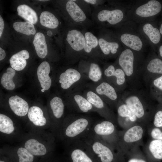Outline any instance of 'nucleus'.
<instances>
[{
	"label": "nucleus",
	"instance_id": "nucleus-38",
	"mask_svg": "<svg viewBox=\"0 0 162 162\" xmlns=\"http://www.w3.org/2000/svg\"><path fill=\"white\" fill-rule=\"evenodd\" d=\"M153 124L155 127L162 128V110L158 109L153 117Z\"/></svg>",
	"mask_w": 162,
	"mask_h": 162
},
{
	"label": "nucleus",
	"instance_id": "nucleus-13",
	"mask_svg": "<svg viewBox=\"0 0 162 162\" xmlns=\"http://www.w3.org/2000/svg\"><path fill=\"white\" fill-rule=\"evenodd\" d=\"M116 108L118 114L117 123L123 130L139 123L134 112L121 99Z\"/></svg>",
	"mask_w": 162,
	"mask_h": 162
},
{
	"label": "nucleus",
	"instance_id": "nucleus-17",
	"mask_svg": "<svg viewBox=\"0 0 162 162\" xmlns=\"http://www.w3.org/2000/svg\"><path fill=\"white\" fill-rule=\"evenodd\" d=\"M96 92L99 94L105 96L111 106L116 107L121 100V95L118 96L115 88L107 82H103L96 88Z\"/></svg>",
	"mask_w": 162,
	"mask_h": 162
},
{
	"label": "nucleus",
	"instance_id": "nucleus-8",
	"mask_svg": "<svg viewBox=\"0 0 162 162\" xmlns=\"http://www.w3.org/2000/svg\"><path fill=\"white\" fill-rule=\"evenodd\" d=\"M118 132L115 124L105 119L93 123L87 133L109 144L117 151Z\"/></svg>",
	"mask_w": 162,
	"mask_h": 162
},
{
	"label": "nucleus",
	"instance_id": "nucleus-28",
	"mask_svg": "<svg viewBox=\"0 0 162 162\" xmlns=\"http://www.w3.org/2000/svg\"><path fill=\"white\" fill-rule=\"evenodd\" d=\"M24 146L25 148L33 155L42 156L46 152L45 146L34 139H31L27 140Z\"/></svg>",
	"mask_w": 162,
	"mask_h": 162
},
{
	"label": "nucleus",
	"instance_id": "nucleus-34",
	"mask_svg": "<svg viewBox=\"0 0 162 162\" xmlns=\"http://www.w3.org/2000/svg\"><path fill=\"white\" fill-rule=\"evenodd\" d=\"M74 99L78 110L81 112L86 113L93 110V106L87 99L80 95H75Z\"/></svg>",
	"mask_w": 162,
	"mask_h": 162
},
{
	"label": "nucleus",
	"instance_id": "nucleus-40",
	"mask_svg": "<svg viewBox=\"0 0 162 162\" xmlns=\"http://www.w3.org/2000/svg\"><path fill=\"white\" fill-rule=\"evenodd\" d=\"M84 1L89 4L94 6V8L103 4L106 1L104 0H84Z\"/></svg>",
	"mask_w": 162,
	"mask_h": 162
},
{
	"label": "nucleus",
	"instance_id": "nucleus-21",
	"mask_svg": "<svg viewBox=\"0 0 162 162\" xmlns=\"http://www.w3.org/2000/svg\"><path fill=\"white\" fill-rule=\"evenodd\" d=\"M8 102L10 108L16 115L23 116L28 113L29 109L27 102L17 95L11 97Z\"/></svg>",
	"mask_w": 162,
	"mask_h": 162
},
{
	"label": "nucleus",
	"instance_id": "nucleus-10",
	"mask_svg": "<svg viewBox=\"0 0 162 162\" xmlns=\"http://www.w3.org/2000/svg\"><path fill=\"white\" fill-rule=\"evenodd\" d=\"M64 6L70 27L86 29L94 25L75 0L66 1Z\"/></svg>",
	"mask_w": 162,
	"mask_h": 162
},
{
	"label": "nucleus",
	"instance_id": "nucleus-26",
	"mask_svg": "<svg viewBox=\"0 0 162 162\" xmlns=\"http://www.w3.org/2000/svg\"><path fill=\"white\" fill-rule=\"evenodd\" d=\"M28 116L30 120L36 126H42L46 123V120L44 116L43 112L38 106H34L30 107Z\"/></svg>",
	"mask_w": 162,
	"mask_h": 162
},
{
	"label": "nucleus",
	"instance_id": "nucleus-20",
	"mask_svg": "<svg viewBox=\"0 0 162 162\" xmlns=\"http://www.w3.org/2000/svg\"><path fill=\"white\" fill-rule=\"evenodd\" d=\"M50 70L49 64L47 62H42L39 65L37 70V74L41 87L45 90L50 88L52 81L49 76Z\"/></svg>",
	"mask_w": 162,
	"mask_h": 162
},
{
	"label": "nucleus",
	"instance_id": "nucleus-37",
	"mask_svg": "<svg viewBox=\"0 0 162 162\" xmlns=\"http://www.w3.org/2000/svg\"><path fill=\"white\" fill-rule=\"evenodd\" d=\"M19 162H33L34 156L25 148H19L17 151Z\"/></svg>",
	"mask_w": 162,
	"mask_h": 162
},
{
	"label": "nucleus",
	"instance_id": "nucleus-3",
	"mask_svg": "<svg viewBox=\"0 0 162 162\" xmlns=\"http://www.w3.org/2000/svg\"><path fill=\"white\" fill-rule=\"evenodd\" d=\"M146 58L144 54L124 48L116 62L126 75L129 89H140L142 81V70Z\"/></svg>",
	"mask_w": 162,
	"mask_h": 162
},
{
	"label": "nucleus",
	"instance_id": "nucleus-6",
	"mask_svg": "<svg viewBox=\"0 0 162 162\" xmlns=\"http://www.w3.org/2000/svg\"><path fill=\"white\" fill-rule=\"evenodd\" d=\"M79 140L91 154L98 158L101 162L124 161V158L111 145L86 133Z\"/></svg>",
	"mask_w": 162,
	"mask_h": 162
},
{
	"label": "nucleus",
	"instance_id": "nucleus-42",
	"mask_svg": "<svg viewBox=\"0 0 162 162\" xmlns=\"http://www.w3.org/2000/svg\"><path fill=\"white\" fill-rule=\"evenodd\" d=\"M6 55L5 51L1 47L0 48V60H3Z\"/></svg>",
	"mask_w": 162,
	"mask_h": 162
},
{
	"label": "nucleus",
	"instance_id": "nucleus-48",
	"mask_svg": "<svg viewBox=\"0 0 162 162\" xmlns=\"http://www.w3.org/2000/svg\"><path fill=\"white\" fill-rule=\"evenodd\" d=\"M0 162H5L2 160H0Z\"/></svg>",
	"mask_w": 162,
	"mask_h": 162
},
{
	"label": "nucleus",
	"instance_id": "nucleus-39",
	"mask_svg": "<svg viewBox=\"0 0 162 162\" xmlns=\"http://www.w3.org/2000/svg\"><path fill=\"white\" fill-rule=\"evenodd\" d=\"M148 132L153 139L162 140V131L160 128L154 127L151 128L148 130Z\"/></svg>",
	"mask_w": 162,
	"mask_h": 162
},
{
	"label": "nucleus",
	"instance_id": "nucleus-41",
	"mask_svg": "<svg viewBox=\"0 0 162 162\" xmlns=\"http://www.w3.org/2000/svg\"><path fill=\"white\" fill-rule=\"evenodd\" d=\"M4 27V22L2 18L0 16V37L1 36L3 32Z\"/></svg>",
	"mask_w": 162,
	"mask_h": 162
},
{
	"label": "nucleus",
	"instance_id": "nucleus-25",
	"mask_svg": "<svg viewBox=\"0 0 162 162\" xmlns=\"http://www.w3.org/2000/svg\"><path fill=\"white\" fill-rule=\"evenodd\" d=\"M36 53L39 57L44 58L48 52L47 45L44 34L40 32L35 35L33 41Z\"/></svg>",
	"mask_w": 162,
	"mask_h": 162
},
{
	"label": "nucleus",
	"instance_id": "nucleus-15",
	"mask_svg": "<svg viewBox=\"0 0 162 162\" xmlns=\"http://www.w3.org/2000/svg\"><path fill=\"white\" fill-rule=\"evenodd\" d=\"M152 21L145 22L138 25V30L151 46L158 44L161 39L159 29L154 26Z\"/></svg>",
	"mask_w": 162,
	"mask_h": 162
},
{
	"label": "nucleus",
	"instance_id": "nucleus-29",
	"mask_svg": "<svg viewBox=\"0 0 162 162\" xmlns=\"http://www.w3.org/2000/svg\"><path fill=\"white\" fill-rule=\"evenodd\" d=\"M40 21L42 26L52 29L58 28L60 24L58 18L52 13L46 11L41 14Z\"/></svg>",
	"mask_w": 162,
	"mask_h": 162
},
{
	"label": "nucleus",
	"instance_id": "nucleus-43",
	"mask_svg": "<svg viewBox=\"0 0 162 162\" xmlns=\"http://www.w3.org/2000/svg\"><path fill=\"white\" fill-rule=\"evenodd\" d=\"M159 55L160 57L162 58V45L160 46L159 49Z\"/></svg>",
	"mask_w": 162,
	"mask_h": 162
},
{
	"label": "nucleus",
	"instance_id": "nucleus-47",
	"mask_svg": "<svg viewBox=\"0 0 162 162\" xmlns=\"http://www.w3.org/2000/svg\"><path fill=\"white\" fill-rule=\"evenodd\" d=\"M44 90H44V89H41V91H42V92H44Z\"/></svg>",
	"mask_w": 162,
	"mask_h": 162
},
{
	"label": "nucleus",
	"instance_id": "nucleus-45",
	"mask_svg": "<svg viewBox=\"0 0 162 162\" xmlns=\"http://www.w3.org/2000/svg\"><path fill=\"white\" fill-rule=\"evenodd\" d=\"M160 102V103L162 104V96L160 98V99L159 100H158Z\"/></svg>",
	"mask_w": 162,
	"mask_h": 162
},
{
	"label": "nucleus",
	"instance_id": "nucleus-27",
	"mask_svg": "<svg viewBox=\"0 0 162 162\" xmlns=\"http://www.w3.org/2000/svg\"><path fill=\"white\" fill-rule=\"evenodd\" d=\"M18 14L27 21L36 24L38 17L35 11L29 6L25 4L19 5L17 7Z\"/></svg>",
	"mask_w": 162,
	"mask_h": 162
},
{
	"label": "nucleus",
	"instance_id": "nucleus-24",
	"mask_svg": "<svg viewBox=\"0 0 162 162\" xmlns=\"http://www.w3.org/2000/svg\"><path fill=\"white\" fill-rule=\"evenodd\" d=\"M146 87L152 99L158 101L162 96V75L152 79Z\"/></svg>",
	"mask_w": 162,
	"mask_h": 162
},
{
	"label": "nucleus",
	"instance_id": "nucleus-7",
	"mask_svg": "<svg viewBox=\"0 0 162 162\" xmlns=\"http://www.w3.org/2000/svg\"><path fill=\"white\" fill-rule=\"evenodd\" d=\"M144 133V125L140 123L118 131L117 150L120 154L124 158L130 152L139 147Z\"/></svg>",
	"mask_w": 162,
	"mask_h": 162
},
{
	"label": "nucleus",
	"instance_id": "nucleus-32",
	"mask_svg": "<svg viewBox=\"0 0 162 162\" xmlns=\"http://www.w3.org/2000/svg\"><path fill=\"white\" fill-rule=\"evenodd\" d=\"M50 105L54 116L57 119L61 118L64 109V104L62 99L58 97H55L50 100Z\"/></svg>",
	"mask_w": 162,
	"mask_h": 162
},
{
	"label": "nucleus",
	"instance_id": "nucleus-44",
	"mask_svg": "<svg viewBox=\"0 0 162 162\" xmlns=\"http://www.w3.org/2000/svg\"><path fill=\"white\" fill-rule=\"evenodd\" d=\"M159 31L161 34L162 35V23L160 25Z\"/></svg>",
	"mask_w": 162,
	"mask_h": 162
},
{
	"label": "nucleus",
	"instance_id": "nucleus-22",
	"mask_svg": "<svg viewBox=\"0 0 162 162\" xmlns=\"http://www.w3.org/2000/svg\"><path fill=\"white\" fill-rule=\"evenodd\" d=\"M83 32L85 39L84 53L87 55L95 52L101 53L98 37L92 32L86 31V29H83Z\"/></svg>",
	"mask_w": 162,
	"mask_h": 162
},
{
	"label": "nucleus",
	"instance_id": "nucleus-36",
	"mask_svg": "<svg viewBox=\"0 0 162 162\" xmlns=\"http://www.w3.org/2000/svg\"><path fill=\"white\" fill-rule=\"evenodd\" d=\"M88 76L89 78L94 82H97L101 79L102 72L98 64L94 62L90 63Z\"/></svg>",
	"mask_w": 162,
	"mask_h": 162
},
{
	"label": "nucleus",
	"instance_id": "nucleus-46",
	"mask_svg": "<svg viewBox=\"0 0 162 162\" xmlns=\"http://www.w3.org/2000/svg\"><path fill=\"white\" fill-rule=\"evenodd\" d=\"M39 1H41V2H46V1H49V0H38Z\"/></svg>",
	"mask_w": 162,
	"mask_h": 162
},
{
	"label": "nucleus",
	"instance_id": "nucleus-4",
	"mask_svg": "<svg viewBox=\"0 0 162 162\" xmlns=\"http://www.w3.org/2000/svg\"><path fill=\"white\" fill-rule=\"evenodd\" d=\"M114 31L124 48L144 54L149 45L140 32L137 24L128 20Z\"/></svg>",
	"mask_w": 162,
	"mask_h": 162
},
{
	"label": "nucleus",
	"instance_id": "nucleus-1",
	"mask_svg": "<svg viewBox=\"0 0 162 162\" xmlns=\"http://www.w3.org/2000/svg\"><path fill=\"white\" fill-rule=\"evenodd\" d=\"M130 4L118 1H108L106 4L94 8L92 20L100 29L115 28L128 20L127 12Z\"/></svg>",
	"mask_w": 162,
	"mask_h": 162
},
{
	"label": "nucleus",
	"instance_id": "nucleus-2",
	"mask_svg": "<svg viewBox=\"0 0 162 162\" xmlns=\"http://www.w3.org/2000/svg\"><path fill=\"white\" fill-rule=\"evenodd\" d=\"M122 101L132 110L139 123L145 125L153 118V100L148 91L140 89L125 90L121 95Z\"/></svg>",
	"mask_w": 162,
	"mask_h": 162
},
{
	"label": "nucleus",
	"instance_id": "nucleus-11",
	"mask_svg": "<svg viewBox=\"0 0 162 162\" xmlns=\"http://www.w3.org/2000/svg\"><path fill=\"white\" fill-rule=\"evenodd\" d=\"M89 118L84 117H73L65 124L64 134L70 142L81 138L88 131L93 124Z\"/></svg>",
	"mask_w": 162,
	"mask_h": 162
},
{
	"label": "nucleus",
	"instance_id": "nucleus-30",
	"mask_svg": "<svg viewBox=\"0 0 162 162\" xmlns=\"http://www.w3.org/2000/svg\"><path fill=\"white\" fill-rule=\"evenodd\" d=\"M13 26L16 31L27 35H34L36 32L34 24L28 21L16 22Z\"/></svg>",
	"mask_w": 162,
	"mask_h": 162
},
{
	"label": "nucleus",
	"instance_id": "nucleus-23",
	"mask_svg": "<svg viewBox=\"0 0 162 162\" xmlns=\"http://www.w3.org/2000/svg\"><path fill=\"white\" fill-rule=\"evenodd\" d=\"M29 57L28 52L26 50H22L13 55L9 62L12 68L17 71L23 69L27 64L26 59Z\"/></svg>",
	"mask_w": 162,
	"mask_h": 162
},
{
	"label": "nucleus",
	"instance_id": "nucleus-12",
	"mask_svg": "<svg viewBox=\"0 0 162 162\" xmlns=\"http://www.w3.org/2000/svg\"><path fill=\"white\" fill-rule=\"evenodd\" d=\"M162 75V59L152 54L146 58L142 70V80L146 86L152 79Z\"/></svg>",
	"mask_w": 162,
	"mask_h": 162
},
{
	"label": "nucleus",
	"instance_id": "nucleus-5",
	"mask_svg": "<svg viewBox=\"0 0 162 162\" xmlns=\"http://www.w3.org/2000/svg\"><path fill=\"white\" fill-rule=\"evenodd\" d=\"M162 9V5L158 1H137L131 4L127 12V18L138 24L152 21Z\"/></svg>",
	"mask_w": 162,
	"mask_h": 162
},
{
	"label": "nucleus",
	"instance_id": "nucleus-9",
	"mask_svg": "<svg viewBox=\"0 0 162 162\" xmlns=\"http://www.w3.org/2000/svg\"><path fill=\"white\" fill-rule=\"evenodd\" d=\"M101 52L106 58H117L124 49L113 31L100 29L98 37Z\"/></svg>",
	"mask_w": 162,
	"mask_h": 162
},
{
	"label": "nucleus",
	"instance_id": "nucleus-14",
	"mask_svg": "<svg viewBox=\"0 0 162 162\" xmlns=\"http://www.w3.org/2000/svg\"><path fill=\"white\" fill-rule=\"evenodd\" d=\"M105 76L107 78H113L115 88L117 91L124 92L128 85L125 74L122 69L115 62L114 64L107 66L104 71Z\"/></svg>",
	"mask_w": 162,
	"mask_h": 162
},
{
	"label": "nucleus",
	"instance_id": "nucleus-16",
	"mask_svg": "<svg viewBox=\"0 0 162 162\" xmlns=\"http://www.w3.org/2000/svg\"><path fill=\"white\" fill-rule=\"evenodd\" d=\"M70 156L72 162H93L90 152L79 140L71 142Z\"/></svg>",
	"mask_w": 162,
	"mask_h": 162
},
{
	"label": "nucleus",
	"instance_id": "nucleus-35",
	"mask_svg": "<svg viewBox=\"0 0 162 162\" xmlns=\"http://www.w3.org/2000/svg\"><path fill=\"white\" fill-rule=\"evenodd\" d=\"M126 156L128 158L127 162H149L139 147L131 151Z\"/></svg>",
	"mask_w": 162,
	"mask_h": 162
},
{
	"label": "nucleus",
	"instance_id": "nucleus-19",
	"mask_svg": "<svg viewBox=\"0 0 162 162\" xmlns=\"http://www.w3.org/2000/svg\"><path fill=\"white\" fill-rule=\"evenodd\" d=\"M81 77V74L77 70L74 68H69L61 74L59 82L62 88L67 89L79 80Z\"/></svg>",
	"mask_w": 162,
	"mask_h": 162
},
{
	"label": "nucleus",
	"instance_id": "nucleus-31",
	"mask_svg": "<svg viewBox=\"0 0 162 162\" xmlns=\"http://www.w3.org/2000/svg\"><path fill=\"white\" fill-rule=\"evenodd\" d=\"M6 71V72L4 73L2 76L1 84L7 90H13L15 86L13 79L15 74V70L12 68H8L7 69Z\"/></svg>",
	"mask_w": 162,
	"mask_h": 162
},
{
	"label": "nucleus",
	"instance_id": "nucleus-18",
	"mask_svg": "<svg viewBox=\"0 0 162 162\" xmlns=\"http://www.w3.org/2000/svg\"><path fill=\"white\" fill-rule=\"evenodd\" d=\"M144 155L149 162L162 160V140L152 139L144 148Z\"/></svg>",
	"mask_w": 162,
	"mask_h": 162
},
{
	"label": "nucleus",
	"instance_id": "nucleus-33",
	"mask_svg": "<svg viewBox=\"0 0 162 162\" xmlns=\"http://www.w3.org/2000/svg\"><path fill=\"white\" fill-rule=\"evenodd\" d=\"M14 124L12 120L5 115L0 114V132L6 134H10L14 131Z\"/></svg>",
	"mask_w": 162,
	"mask_h": 162
}]
</instances>
